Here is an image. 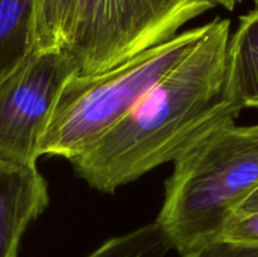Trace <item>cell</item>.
<instances>
[{"label": "cell", "instance_id": "1", "mask_svg": "<svg viewBox=\"0 0 258 257\" xmlns=\"http://www.w3.org/2000/svg\"><path fill=\"white\" fill-rule=\"evenodd\" d=\"M231 20L217 17L196 47L100 140L70 163L90 186L113 193L181 154L242 108L226 90Z\"/></svg>", "mask_w": 258, "mask_h": 257}, {"label": "cell", "instance_id": "2", "mask_svg": "<svg viewBox=\"0 0 258 257\" xmlns=\"http://www.w3.org/2000/svg\"><path fill=\"white\" fill-rule=\"evenodd\" d=\"M258 188V125L227 122L174 161L158 222L183 254L221 238L224 227Z\"/></svg>", "mask_w": 258, "mask_h": 257}, {"label": "cell", "instance_id": "3", "mask_svg": "<svg viewBox=\"0 0 258 257\" xmlns=\"http://www.w3.org/2000/svg\"><path fill=\"white\" fill-rule=\"evenodd\" d=\"M208 23L95 75L68 78L40 141V155L72 160L117 125L203 38Z\"/></svg>", "mask_w": 258, "mask_h": 257}, {"label": "cell", "instance_id": "4", "mask_svg": "<svg viewBox=\"0 0 258 257\" xmlns=\"http://www.w3.org/2000/svg\"><path fill=\"white\" fill-rule=\"evenodd\" d=\"M213 0H80L67 47L77 75H95L176 35Z\"/></svg>", "mask_w": 258, "mask_h": 257}, {"label": "cell", "instance_id": "5", "mask_svg": "<svg viewBox=\"0 0 258 257\" xmlns=\"http://www.w3.org/2000/svg\"><path fill=\"white\" fill-rule=\"evenodd\" d=\"M75 73L67 50H34L0 82V159L37 165L55 101Z\"/></svg>", "mask_w": 258, "mask_h": 257}, {"label": "cell", "instance_id": "6", "mask_svg": "<svg viewBox=\"0 0 258 257\" xmlns=\"http://www.w3.org/2000/svg\"><path fill=\"white\" fill-rule=\"evenodd\" d=\"M48 204V184L37 165L0 159V257H19L23 234Z\"/></svg>", "mask_w": 258, "mask_h": 257}, {"label": "cell", "instance_id": "7", "mask_svg": "<svg viewBox=\"0 0 258 257\" xmlns=\"http://www.w3.org/2000/svg\"><path fill=\"white\" fill-rule=\"evenodd\" d=\"M228 97L243 110L258 107V7L239 18L226 59Z\"/></svg>", "mask_w": 258, "mask_h": 257}, {"label": "cell", "instance_id": "8", "mask_svg": "<svg viewBox=\"0 0 258 257\" xmlns=\"http://www.w3.org/2000/svg\"><path fill=\"white\" fill-rule=\"evenodd\" d=\"M34 50V0H0V82Z\"/></svg>", "mask_w": 258, "mask_h": 257}, {"label": "cell", "instance_id": "9", "mask_svg": "<svg viewBox=\"0 0 258 257\" xmlns=\"http://www.w3.org/2000/svg\"><path fill=\"white\" fill-rule=\"evenodd\" d=\"M80 0H34L35 50H66Z\"/></svg>", "mask_w": 258, "mask_h": 257}, {"label": "cell", "instance_id": "10", "mask_svg": "<svg viewBox=\"0 0 258 257\" xmlns=\"http://www.w3.org/2000/svg\"><path fill=\"white\" fill-rule=\"evenodd\" d=\"M170 249L168 236L155 221L108 239L87 257H165Z\"/></svg>", "mask_w": 258, "mask_h": 257}, {"label": "cell", "instance_id": "11", "mask_svg": "<svg viewBox=\"0 0 258 257\" xmlns=\"http://www.w3.org/2000/svg\"><path fill=\"white\" fill-rule=\"evenodd\" d=\"M181 257H258V246L219 238L203 244Z\"/></svg>", "mask_w": 258, "mask_h": 257}, {"label": "cell", "instance_id": "12", "mask_svg": "<svg viewBox=\"0 0 258 257\" xmlns=\"http://www.w3.org/2000/svg\"><path fill=\"white\" fill-rule=\"evenodd\" d=\"M222 239L258 246V212L247 216H233L224 227Z\"/></svg>", "mask_w": 258, "mask_h": 257}, {"label": "cell", "instance_id": "13", "mask_svg": "<svg viewBox=\"0 0 258 257\" xmlns=\"http://www.w3.org/2000/svg\"><path fill=\"white\" fill-rule=\"evenodd\" d=\"M258 212V188L239 206L234 216H247Z\"/></svg>", "mask_w": 258, "mask_h": 257}, {"label": "cell", "instance_id": "14", "mask_svg": "<svg viewBox=\"0 0 258 257\" xmlns=\"http://www.w3.org/2000/svg\"><path fill=\"white\" fill-rule=\"evenodd\" d=\"M216 5H221L224 9L227 10H233L236 8V5L238 4L242 0H213Z\"/></svg>", "mask_w": 258, "mask_h": 257}, {"label": "cell", "instance_id": "15", "mask_svg": "<svg viewBox=\"0 0 258 257\" xmlns=\"http://www.w3.org/2000/svg\"><path fill=\"white\" fill-rule=\"evenodd\" d=\"M254 3H256V5L258 7V0H254Z\"/></svg>", "mask_w": 258, "mask_h": 257}]
</instances>
